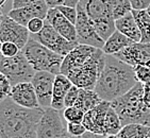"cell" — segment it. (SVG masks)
<instances>
[{
  "instance_id": "484cf974",
  "label": "cell",
  "mask_w": 150,
  "mask_h": 138,
  "mask_svg": "<svg viewBox=\"0 0 150 138\" xmlns=\"http://www.w3.org/2000/svg\"><path fill=\"white\" fill-rule=\"evenodd\" d=\"M85 113L77 106L65 107L63 112V117L67 122H82Z\"/></svg>"
},
{
  "instance_id": "b9f144b4",
  "label": "cell",
  "mask_w": 150,
  "mask_h": 138,
  "mask_svg": "<svg viewBox=\"0 0 150 138\" xmlns=\"http://www.w3.org/2000/svg\"><path fill=\"white\" fill-rule=\"evenodd\" d=\"M147 12H148V13H149V15H150V6H149V8H148V9H147Z\"/></svg>"
},
{
  "instance_id": "4316f807",
  "label": "cell",
  "mask_w": 150,
  "mask_h": 138,
  "mask_svg": "<svg viewBox=\"0 0 150 138\" xmlns=\"http://www.w3.org/2000/svg\"><path fill=\"white\" fill-rule=\"evenodd\" d=\"M137 82L142 84L150 83V67L147 65H136L133 67Z\"/></svg>"
},
{
  "instance_id": "83f0119b",
  "label": "cell",
  "mask_w": 150,
  "mask_h": 138,
  "mask_svg": "<svg viewBox=\"0 0 150 138\" xmlns=\"http://www.w3.org/2000/svg\"><path fill=\"white\" fill-rule=\"evenodd\" d=\"M21 51L16 44L12 42H4L1 43V55L4 58H13Z\"/></svg>"
},
{
  "instance_id": "2e32d148",
  "label": "cell",
  "mask_w": 150,
  "mask_h": 138,
  "mask_svg": "<svg viewBox=\"0 0 150 138\" xmlns=\"http://www.w3.org/2000/svg\"><path fill=\"white\" fill-rule=\"evenodd\" d=\"M110 106L111 102L102 101L95 108L85 113L82 123L84 124V127H86L88 132L105 135L104 134V120H105L108 109L110 108Z\"/></svg>"
},
{
  "instance_id": "30bf717a",
  "label": "cell",
  "mask_w": 150,
  "mask_h": 138,
  "mask_svg": "<svg viewBox=\"0 0 150 138\" xmlns=\"http://www.w3.org/2000/svg\"><path fill=\"white\" fill-rule=\"evenodd\" d=\"M30 32L27 27L12 19L9 15H2L0 23V40L1 43L12 42L23 50L30 39Z\"/></svg>"
},
{
  "instance_id": "836d02e7",
  "label": "cell",
  "mask_w": 150,
  "mask_h": 138,
  "mask_svg": "<svg viewBox=\"0 0 150 138\" xmlns=\"http://www.w3.org/2000/svg\"><path fill=\"white\" fill-rule=\"evenodd\" d=\"M132 10L135 11H145L150 6V0H130Z\"/></svg>"
},
{
  "instance_id": "9c48e42d",
  "label": "cell",
  "mask_w": 150,
  "mask_h": 138,
  "mask_svg": "<svg viewBox=\"0 0 150 138\" xmlns=\"http://www.w3.org/2000/svg\"><path fill=\"white\" fill-rule=\"evenodd\" d=\"M77 10H78V17L75 26L78 35V43L102 49L105 42L97 33L94 21L91 19L85 10L80 4L77 6Z\"/></svg>"
},
{
  "instance_id": "74e56055",
  "label": "cell",
  "mask_w": 150,
  "mask_h": 138,
  "mask_svg": "<svg viewBox=\"0 0 150 138\" xmlns=\"http://www.w3.org/2000/svg\"><path fill=\"white\" fill-rule=\"evenodd\" d=\"M81 138H107V136L102 135V134H97V133H93V132H88V131H87Z\"/></svg>"
},
{
  "instance_id": "ffe728a7",
  "label": "cell",
  "mask_w": 150,
  "mask_h": 138,
  "mask_svg": "<svg viewBox=\"0 0 150 138\" xmlns=\"http://www.w3.org/2000/svg\"><path fill=\"white\" fill-rule=\"evenodd\" d=\"M103 100L99 97V95L96 92L95 89L80 88L78 100H77V103H76L75 106L79 107L84 113H86L88 111H91V109L95 108Z\"/></svg>"
},
{
  "instance_id": "f546056e",
  "label": "cell",
  "mask_w": 150,
  "mask_h": 138,
  "mask_svg": "<svg viewBox=\"0 0 150 138\" xmlns=\"http://www.w3.org/2000/svg\"><path fill=\"white\" fill-rule=\"evenodd\" d=\"M12 84L4 75H0V100L3 101L6 98L10 97L12 90Z\"/></svg>"
},
{
  "instance_id": "7c38bea8",
  "label": "cell",
  "mask_w": 150,
  "mask_h": 138,
  "mask_svg": "<svg viewBox=\"0 0 150 138\" xmlns=\"http://www.w3.org/2000/svg\"><path fill=\"white\" fill-rule=\"evenodd\" d=\"M97 48L88 45L79 44L64 58L62 66H61V73L67 75L75 71L76 69L80 68L82 65L86 63V61L94 54Z\"/></svg>"
},
{
  "instance_id": "7402d4cb",
  "label": "cell",
  "mask_w": 150,
  "mask_h": 138,
  "mask_svg": "<svg viewBox=\"0 0 150 138\" xmlns=\"http://www.w3.org/2000/svg\"><path fill=\"white\" fill-rule=\"evenodd\" d=\"M132 14L135 18L136 23L139 25V28L142 33V39L141 43L148 44L150 43V15L145 11H135L132 10Z\"/></svg>"
},
{
  "instance_id": "7bdbcfd3",
  "label": "cell",
  "mask_w": 150,
  "mask_h": 138,
  "mask_svg": "<svg viewBox=\"0 0 150 138\" xmlns=\"http://www.w3.org/2000/svg\"><path fill=\"white\" fill-rule=\"evenodd\" d=\"M146 138H150V133H149V134H148V136H147V137H146Z\"/></svg>"
},
{
  "instance_id": "ac0fdd59",
  "label": "cell",
  "mask_w": 150,
  "mask_h": 138,
  "mask_svg": "<svg viewBox=\"0 0 150 138\" xmlns=\"http://www.w3.org/2000/svg\"><path fill=\"white\" fill-rule=\"evenodd\" d=\"M116 30H118L122 34L132 39L135 43H141L142 33L139 28V25L136 23L135 18L133 16L132 12L128 13L122 17L115 20Z\"/></svg>"
},
{
  "instance_id": "8d00e7d4",
  "label": "cell",
  "mask_w": 150,
  "mask_h": 138,
  "mask_svg": "<svg viewBox=\"0 0 150 138\" xmlns=\"http://www.w3.org/2000/svg\"><path fill=\"white\" fill-rule=\"evenodd\" d=\"M47 3V6H49V9H53V8H59L60 6L65 4V0H45Z\"/></svg>"
},
{
  "instance_id": "ba28073f",
  "label": "cell",
  "mask_w": 150,
  "mask_h": 138,
  "mask_svg": "<svg viewBox=\"0 0 150 138\" xmlns=\"http://www.w3.org/2000/svg\"><path fill=\"white\" fill-rule=\"evenodd\" d=\"M31 37L40 42L48 49L57 52L63 56L67 55L77 45H79L78 43H72L66 39L64 36H62L59 32L55 31L54 28L49 23H47L46 19H45L44 29L38 34L31 35Z\"/></svg>"
},
{
  "instance_id": "cb8c5ba5",
  "label": "cell",
  "mask_w": 150,
  "mask_h": 138,
  "mask_svg": "<svg viewBox=\"0 0 150 138\" xmlns=\"http://www.w3.org/2000/svg\"><path fill=\"white\" fill-rule=\"evenodd\" d=\"M103 1L109 6L115 20L132 12L130 0H103Z\"/></svg>"
},
{
  "instance_id": "4fadbf2b",
  "label": "cell",
  "mask_w": 150,
  "mask_h": 138,
  "mask_svg": "<svg viewBox=\"0 0 150 138\" xmlns=\"http://www.w3.org/2000/svg\"><path fill=\"white\" fill-rule=\"evenodd\" d=\"M114 56L133 67L148 65L150 62V43H134L114 54Z\"/></svg>"
},
{
  "instance_id": "8fae6325",
  "label": "cell",
  "mask_w": 150,
  "mask_h": 138,
  "mask_svg": "<svg viewBox=\"0 0 150 138\" xmlns=\"http://www.w3.org/2000/svg\"><path fill=\"white\" fill-rule=\"evenodd\" d=\"M54 73L47 71H36L32 79L31 83L33 84L35 92L38 95L40 105L43 108L51 107L52 92L55 80Z\"/></svg>"
},
{
  "instance_id": "6da1fadb",
  "label": "cell",
  "mask_w": 150,
  "mask_h": 138,
  "mask_svg": "<svg viewBox=\"0 0 150 138\" xmlns=\"http://www.w3.org/2000/svg\"><path fill=\"white\" fill-rule=\"evenodd\" d=\"M43 113V107L26 108L6 98L0 104V138H36Z\"/></svg>"
},
{
  "instance_id": "e575fe53",
  "label": "cell",
  "mask_w": 150,
  "mask_h": 138,
  "mask_svg": "<svg viewBox=\"0 0 150 138\" xmlns=\"http://www.w3.org/2000/svg\"><path fill=\"white\" fill-rule=\"evenodd\" d=\"M35 0H13L12 9H19V8H26L30 6Z\"/></svg>"
},
{
  "instance_id": "9a60e30c",
  "label": "cell",
  "mask_w": 150,
  "mask_h": 138,
  "mask_svg": "<svg viewBox=\"0 0 150 138\" xmlns=\"http://www.w3.org/2000/svg\"><path fill=\"white\" fill-rule=\"evenodd\" d=\"M46 21L49 23L54 28L55 31L59 32L66 39L72 42V43H78V35H77L76 26L59 11L58 8L49 9Z\"/></svg>"
},
{
  "instance_id": "ab89813d",
  "label": "cell",
  "mask_w": 150,
  "mask_h": 138,
  "mask_svg": "<svg viewBox=\"0 0 150 138\" xmlns=\"http://www.w3.org/2000/svg\"><path fill=\"white\" fill-rule=\"evenodd\" d=\"M59 138H81V137H75V136H71L70 134L66 133V134H64L63 136H61V137H59Z\"/></svg>"
},
{
  "instance_id": "e0dca14e",
  "label": "cell",
  "mask_w": 150,
  "mask_h": 138,
  "mask_svg": "<svg viewBox=\"0 0 150 138\" xmlns=\"http://www.w3.org/2000/svg\"><path fill=\"white\" fill-rule=\"evenodd\" d=\"M72 85L74 84L63 73H59L55 75L53 92H52L51 107L58 109V111H62L65 108V103H64L65 97Z\"/></svg>"
},
{
  "instance_id": "d6986e66",
  "label": "cell",
  "mask_w": 150,
  "mask_h": 138,
  "mask_svg": "<svg viewBox=\"0 0 150 138\" xmlns=\"http://www.w3.org/2000/svg\"><path fill=\"white\" fill-rule=\"evenodd\" d=\"M134 43L135 42H133L128 36L122 34L118 30H116L110 37L105 40L102 51L108 55H114Z\"/></svg>"
},
{
  "instance_id": "f35d334b",
  "label": "cell",
  "mask_w": 150,
  "mask_h": 138,
  "mask_svg": "<svg viewBox=\"0 0 150 138\" xmlns=\"http://www.w3.org/2000/svg\"><path fill=\"white\" fill-rule=\"evenodd\" d=\"M79 2H80V0H65V6L77 8V6L79 4Z\"/></svg>"
},
{
  "instance_id": "5bb4252c",
  "label": "cell",
  "mask_w": 150,
  "mask_h": 138,
  "mask_svg": "<svg viewBox=\"0 0 150 138\" xmlns=\"http://www.w3.org/2000/svg\"><path fill=\"white\" fill-rule=\"evenodd\" d=\"M10 98L15 103L26 108H40L42 107L38 102V95L35 92L33 84L31 82L18 83L12 87Z\"/></svg>"
},
{
  "instance_id": "d4e9b609",
  "label": "cell",
  "mask_w": 150,
  "mask_h": 138,
  "mask_svg": "<svg viewBox=\"0 0 150 138\" xmlns=\"http://www.w3.org/2000/svg\"><path fill=\"white\" fill-rule=\"evenodd\" d=\"M94 23H95V28H96L97 33H98L99 36H100L104 42L116 31L115 19H113V18L99 20V21H95Z\"/></svg>"
},
{
  "instance_id": "8992f818",
  "label": "cell",
  "mask_w": 150,
  "mask_h": 138,
  "mask_svg": "<svg viewBox=\"0 0 150 138\" xmlns=\"http://www.w3.org/2000/svg\"><path fill=\"white\" fill-rule=\"evenodd\" d=\"M0 71L9 79L12 86L18 83L31 82L36 72L27 60L23 50L13 58L1 56Z\"/></svg>"
},
{
  "instance_id": "d6a6232c",
  "label": "cell",
  "mask_w": 150,
  "mask_h": 138,
  "mask_svg": "<svg viewBox=\"0 0 150 138\" xmlns=\"http://www.w3.org/2000/svg\"><path fill=\"white\" fill-rule=\"evenodd\" d=\"M59 11L62 13V14L67 18V19L71 21L74 25H76V21H77V17H78V10L77 8H74V6H60L58 8Z\"/></svg>"
},
{
  "instance_id": "52a82bcc",
  "label": "cell",
  "mask_w": 150,
  "mask_h": 138,
  "mask_svg": "<svg viewBox=\"0 0 150 138\" xmlns=\"http://www.w3.org/2000/svg\"><path fill=\"white\" fill-rule=\"evenodd\" d=\"M66 133L67 127L63 123L61 111L53 107L44 108L36 127V138H59Z\"/></svg>"
},
{
  "instance_id": "5b68a950",
  "label": "cell",
  "mask_w": 150,
  "mask_h": 138,
  "mask_svg": "<svg viewBox=\"0 0 150 138\" xmlns=\"http://www.w3.org/2000/svg\"><path fill=\"white\" fill-rule=\"evenodd\" d=\"M105 56L107 54L102 51V49L97 48L94 54L86 61V63L69 73L67 78L79 88L95 89L96 84L104 67Z\"/></svg>"
},
{
  "instance_id": "3957f363",
  "label": "cell",
  "mask_w": 150,
  "mask_h": 138,
  "mask_svg": "<svg viewBox=\"0 0 150 138\" xmlns=\"http://www.w3.org/2000/svg\"><path fill=\"white\" fill-rule=\"evenodd\" d=\"M111 105L118 114L122 127L129 123L150 127V109L144 102V84L139 82L127 94L111 102Z\"/></svg>"
},
{
  "instance_id": "603a6c76",
  "label": "cell",
  "mask_w": 150,
  "mask_h": 138,
  "mask_svg": "<svg viewBox=\"0 0 150 138\" xmlns=\"http://www.w3.org/2000/svg\"><path fill=\"white\" fill-rule=\"evenodd\" d=\"M121 127H122V124H121L118 114L111 105L110 108L108 109L105 120H104V134L107 136L117 135Z\"/></svg>"
},
{
  "instance_id": "44dd1931",
  "label": "cell",
  "mask_w": 150,
  "mask_h": 138,
  "mask_svg": "<svg viewBox=\"0 0 150 138\" xmlns=\"http://www.w3.org/2000/svg\"><path fill=\"white\" fill-rule=\"evenodd\" d=\"M150 133V127L141 123H129L121 127L118 138H146Z\"/></svg>"
},
{
  "instance_id": "60d3db41",
  "label": "cell",
  "mask_w": 150,
  "mask_h": 138,
  "mask_svg": "<svg viewBox=\"0 0 150 138\" xmlns=\"http://www.w3.org/2000/svg\"><path fill=\"white\" fill-rule=\"evenodd\" d=\"M107 138H118V136L117 135H109V136H107Z\"/></svg>"
},
{
  "instance_id": "1f68e13d",
  "label": "cell",
  "mask_w": 150,
  "mask_h": 138,
  "mask_svg": "<svg viewBox=\"0 0 150 138\" xmlns=\"http://www.w3.org/2000/svg\"><path fill=\"white\" fill-rule=\"evenodd\" d=\"M79 92H80V88H79L78 86L72 85V86L70 87V89L66 94L65 101H64V103H65V107L75 106L76 103H77V100H78Z\"/></svg>"
},
{
  "instance_id": "277c9868",
  "label": "cell",
  "mask_w": 150,
  "mask_h": 138,
  "mask_svg": "<svg viewBox=\"0 0 150 138\" xmlns=\"http://www.w3.org/2000/svg\"><path fill=\"white\" fill-rule=\"evenodd\" d=\"M23 51L35 71L61 73V66L65 56L48 49L31 36Z\"/></svg>"
},
{
  "instance_id": "d590c367",
  "label": "cell",
  "mask_w": 150,
  "mask_h": 138,
  "mask_svg": "<svg viewBox=\"0 0 150 138\" xmlns=\"http://www.w3.org/2000/svg\"><path fill=\"white\" fill-rule=\"evenodd\" d=\"M144 102L150 109V83L144 84Z\"/></svg>"
},
{
  "instance_id": "f1b7e54d",
  "label": "cell",
  "mask_w": 150,
  "mask_h": 138,
  "mask_svg": "<svg viewBox=\"0 0 150 138\" xmlns=\"http://www.w3.org/2000/svg\"><path fill=\"white\" fill-rule=\"evenodd\" d=\"M67 133L75 137H82L87 132L82 122H67Z\"/></svg>"
},
{
  "instance_id": "7a4b0ae2",
  "label": "cell",
  "mask_w": 150,
  "mask_h": 138,
  "mask_svg": "<svg viewBox=\"0 0 150 138\" xmlns=\"http://www.w3.org/2000/svg\"><path fill=\"white\" fill-rule=\"evenodd\" d=\"M139 83L133 66L114 55L105 56V63L95 90L103 101L113 102Z\"/></svg>"
},
{
  "instance_id": "4dcf8cb0",
  "label": "cell",
  "mask_w": 150,
  "mask_h": 138,
  "mask_svg": "<svg viewBox=\"0 0 150 138\" xmlns=\"http://www.w3.org/2000/svg\"><path fill=\"white\" fill-rule=\"evenodd\" d=\"M44 27H45V19L40 17H34L32 18L29 21V23L27 25V29L29 30L30 34L34 35L38 34L44 29Z\"/></svg>"
}]
</instances>
